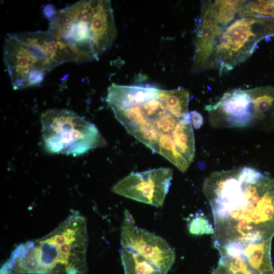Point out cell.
Here are the masks:
<instances>
[{
  "instance_id": "6da1fadb",
  "label": "cell",
  "mask_w": 274,
  "mask_h": 274,
  "mask_svg": "<svg viewBox=\"0 0 274 274\" xmlns=\"http://www.w3.org/2000/svg\"><path fill=\"white\" fill-rule=\"evenodd\" d=\"M202 191L214 220V247L271 240L274 235V179L247 166L217 171Z\"/></svg>"
},
{
  "instance_id": "7a4b0ae2",
  "label": "cell",
  "mask_w": 274,
  "mask_h": 274,
  "mask_svg": "<svg viewBox=\"0 0 274 274\" xmlns=\"http://www.w3.org/2000/svg\"><path fill=\"white\" fill-rule=\"evenodd\" d=\"M87 245L86 220L72 211L48 234L18 245L1 274H84Z\"/></svg>"
},
{
  "instance_id": "3957f363",
  "label": "cell",
  "mask_w": 274,
  "mask_h": 274,
  "mask_svg": "<svg viewBox=\"0 0 274 274\" xmlns=\"http://www.w3.org/2000/svg\"><path fill=\"white\" fill-rule=\"evenodd\" d=\"M48 31L65 46L76 62L99 59L117 35L110 1H80L49 19Z\"/></svg>"
},
{
  "instance_id": "277c9868",
  "label": "cell",
  "mask_w": 274,
  "mask_h": 274,
  "mask_svg": "<svg viewBox=\"0 0 274 274\" xmlns=\"http://www.w3.org/2000/svg\"><path fill=\"white\" fill-rule=\"evenodd\" d=\"M3 58L15 90L38 85L56 67L76 62L65 46L48 30L9 35L5 40Z\"/></svg>"
},
{
  "instance_id": "5b68a950",
  "label": "cell",
  "mask_w": 274,
  "mask_h": 274,
  "mask_svg": "<svg viewBox=\"0 0 274 274\" xmlns=\"http://www.w3.org/2000/svg\"><path fill=\"white\" fill-rule=\"evenodd\" d=\"M41 123L44 145L51 153L78 156L105 144L94 124L71 111L48 110Z\"/></svg>"
},
{
  "instance_id": "8992f818",
  "label": "cell",
  "mask_w": 274,
  "mask_h": 274,
  "mask_svg": "<svg viewBox=\"0 0 274 274\" xmlns=\"http://www.w3.org/2000/svg\"><path fill=\"white\" fill-rule=\"evenodd\" d=\"M274 36V20L263 17L239 16L223 28L212 55L210 68L220 75L244 62L263 39Z\"/></svg>"
},
{
  "instance_id": "52a82bcc",
  "label": "cell",
  "mask_w": 274,
  "mask_h": 274,
  "mask_svg": "<svg viewBox=\"0 0 274 274\" xmlns=\"http://www.w3.org/2000/svg\"><path fill=\"white\" fill-rule=\"evenodd\" d=\"M205 109L213 127H256L257 110L253 88L227 91L216 102L207 105Z\"/></svg>"
},
{
  "instance_id": "ba28073f",
  "label": "cell",
  "mask_w": 274,
  "mask_h": 274,
  "mask_svg": "<svg viewBox=\"0 0 274 274\" xmlns=\"http://www.w3.org/2000/svg\"><path fill=\"white\" fill-rule=\"evenodd\" d=\"M122 248L141 255L166 274L175 263L176 254L161 237L136 226L134 219L125 210L121 228Z\"/></svg>"
},
{
  "instance_id": "9c48e42d",
  "label": "cell",
  "mask_w": 274,
  "mask_h": 274,
  "mask_svg": "<svg viewBox=\"0 0 274 274\" xmlns=\"http://www.w3.org/2000/svg\"><path fill=\"white\" fill-rule=\"evenodd\" d=\"M173 170L160 167L142 172H132L112 188L114 193L156 207H161L168 192Z\"/></svg>"
},
{
  "instance_id": "30bf717a",
  "label": "cell",
  "mask_w": 274,
  "mask_h": 274,
  "mask_svg": "<svg viewBox=\"0 0 274 274\" xmlns=\"http://www.w3.org/2000/svg\"><path fill=\"white\" fill-rule=\"evenodd\" d=\"M223 28L216 21L210 1H203L196 29L193 72L198 73L210 68L218 39Z\"/></svg>"
},
{
  "instance_id": "8fae6325",
  "label": "cell",
  "mask_w": 274,
  "mask_h": 274,
  "mask_svg": "<svg viewBox=\"0 0 274 274\" xmlns=\"http://www.w3.org/2000/svg\"><path fill=\"white\" fill-rule=\"evenodd\" d=\"M160 89L150 86L119 85L113 83L108 89L107 101L113 109L139 105L156 96Z\"/></svg>"
},
{
  "instance_id": "7c38bea8",
  "label": "cell",
  "mask_w": 274,
  "mask_h": 274,
  "mask_svg": "<svg viewBox=\"0 0 274 274\" xmlns=\"http://www.w3.org/2000/svg\"><path fill=\"white\" fill-rule=\"evenodd\" d=\"M271 240L242 246L237 244L232 248L229 257L242 259L255 272L273 270L270 257Z\"/></svg>"
},
{
  "instance_id": "4fadbf2b",
  "label": "cell",
  "mask_w": 274,
  "mask_h": 274,
  "mask_svg": "<svg viewBox=\"0 0 274 274\" xmlns=\"http://www.w3.org/2000/svg\"><path fill=\"white\" fill-rule=\"evenodd\" d=\"M179 153L191 163L195 155V140L191 124L183 118L180 119L171 134Z\"/></svg>"
},
{
  "instance_id": "5bb4252c",
  "label": "cell",
  "mask_w": 274,
  "mask_h": 274,
  "mask_svg": "<svg viewBox=\"0 0 274 274\" xmlns=\"http://www.w3.org/2000/svg\"><path fill=\"white\" fill-rule=\"evenodd\" d=\"M120 257L124 274H164L144 257L121 247Z\"/></svg>"
},
{
  "instance_id": "9a60e30c",
  "label": "cell",
  "mask_w": 274,
  "mask_h": 274,
  "mask_svg": "<svg viewBox=\"0 0 274 274\" xmlns=\"http://www.w3.org/2000/svg\"><path fill=\"white\" fill-rule=\"evenodd\" d=\"M161 97L169 113L178 118H182L188 114V104L190 99L189 91L182 87L161 90Z\"/></svg>"
},
{
  "instance_id": "2e32d148",
  "label": "cell",
  "mask_w": 274,
  "mask_h": 274,
  "mask_svg": "<svg viewBox=\"0 0 274 274\" xmlns=\"http://www.w3.org/2000/svg\"><path fill=\"white\" fill-rule=\"evenodd\" d=\"M159 154L166 158L182 172H186L191 164L178 151L171 134L160 133Z\"/></svg>"
},
{
  "instance_id": "e0dca14e",
  "label": "cell",
  "mask_w": 274,
  "mask_h": 274,
  "mask_svg": "<svg viewBox=\"0 0 274 274\" xmlns=\"http://www.w3.org/2000/svg\"><path fill=\"white\" fill-rule=\"evenodd\" d=\"M241 258L220 255L212 274H256Z\"/></svg>"
},
{
  "instance_id": "ac0fdd59",
  "label": "cell",
  "mask_w": 274,
  "mask_h": 274,
  "mask_svg": "<svg viewBox=\"0 0 274 274\" xmlns=\"http://www.w3.org/2000/svg\"><path fill=\"white\" fill-rule=\"evenodd\" d=\"M161 91L156 96L136 105L139 107L144 116L154 124L169 113L161 97Z\"/></svg>"
},
{
  "instance_id": "d6986e66",
  "label": "cell",
  "mask_w": 274,
  "mask_h": 274,
  "mask_svg": "<svg viewBox=\"0 0 274 274\" xmlns=\"http://www.w3.org/2000/svg\"><path fill=\"white\" fill-rule=\"evenodd\" d=\"M160 134L155 126H143L134 131L131 135L153 152L159 153Z\"/></svg>"
},
{
  "instance_id": "ffe728a7",
  "label": "cell",
  "mask_w": 274,
  "mask_h": 274,
  "mask_svg": "<svg viewBox=\"0 0 274 274\" xmlns=\"http://www.w3.org/2000/svg\"><path fill=\"white\" fill-rule=\"evenodd\" d=\"M187 227L193 235L213 234L214 228L202 212H196L187 218Z\"/></svg>"
},
{
  "instance_id": "44dd1931",
  "label": "cell",
  "mask_w": 274,
  "mask_h": 274,
  "mask_svg": "<svg viewBox=\"0 0 274 274\" xmlns=\"http://www.w3.org/2000/svg\"><path fill=\"white\" fill-rule=\"evenodd\" d=\"M180 119L181 118H178L170 113H167L161 119L155 122L154 125L160 133L171 134Z\"/></svg>"
},
{
  "instance_id": "7402d4cb",
  "label": "cell",
  "mask_w": 274,
  "mask_h": 274,
  "mask_svg": "<svg viewBox=\"0 0 274 274\" xmlns=\"http://www.w3.org/2000/svg\"><path fill=\"white\" fill-rule=\"evenodd\" d=\"M191 118V124L195 129L200 128L203 124V120L201 115L196 111H192L189 112Z\"/></svg>"
},
{
  "instance_id": "603a6c76",
  "label": "cell",
  "mask_w": 274,
  "mask_h": 274,
  "mask_svg": "<svg viewBox=\"0 0 274 274\" xmlns=\"http://www.w3.org/2000/svg\"><path fill=\"white\" fill-rule=\"evenodd\" d=\"M256 274H274L273 270H268L265 271H263L261 272L257 273Z\"/></svg>"
}]
</instances>
